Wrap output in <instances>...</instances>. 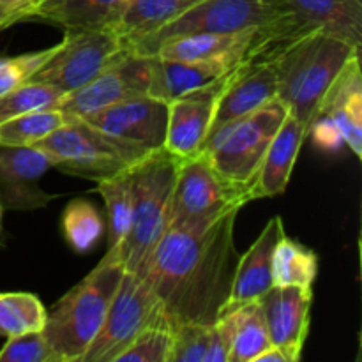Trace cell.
<instances>
[{"label":"cell","mask_w":362,"mask_h":362,"mask_svg":"<svg viewBox=\"0 0 362 362\" xmlns=\"http://www.w3.org/2000/svg\"><path fill=\"white\" fill-rule=\"evenodd\" d=\"M317 274V253L288 235H283L272 253V285L311 286Z\"/></svg>","instance_id":"obj_26"},{"label":"cell","mask_w":362,"mask_h":362,"mask_svg":"<svg viewBox=\"0 0 362 362\" xmlns=\"http://www.w3.org/2000/svg\"><path fill=\"white\" fill-rule=\"evenodd\" d=\"M49 168L52 161L39 148L0 145V205L7 211H37L52 204L55 197L39 186Z\"/></svg>","instance_id":"obj_16"},{"label":"cell","mask_w":362,"mask_h":362,"mask_svg":"<svg viewBox=\"0 0 362 362\" xmlns=\"http://www.w3.org/2000/svg\"><path fill=\"white\" fill-rule=\"evenodd\" d=\"M281 18L262 27L257 52L274 60L286 46L325 32L362 48V0H271Z\"/></svg>","instance_id":"obj_8"},{"label":"cell","mask_w":362,"mask_h":362,"mask_svg":"<svg viewBox=\"0 0 362 362\" xmlns=\"http://www.w3.org/2000/svg\"><path fill=\"white\" fill-rule=\"evenodd\" d=\"M255 362H286V359L276 346H271V349L265 350L264 354H260Z\"/></svg>","instance_id":"obj_37"},{"label":"cell","mask_w":362,"mask_h":362,"mask_svg":"<svg viewBox=\"0 0 362 362\" xmlns=\"http://www.w3.org/2000/svg\"><path fill=\"white\" fill-rule=\"evenodd\" d=\"M67 122L69 120L59 108L23 113L6 122H0V145L2 147H34L37 141Z\"/></svg>","instance_id":"obj_28"},{"label":"cell","mask_w":362,"mask_h":362,"mask_svg":"<svg viewBox=\"0 0 362 362\" xmlns=\"http://www.w3.org/2000/svg\"><path fill=\"white\" fill-rule=\"evenodd\" d=\"M156 322L163 320L151 286L140 276L124 272L105 322L81 362H115L133 339Z\"/></svg>","instance_id":"obj_11"},{"label":"cell","mask_w":362,"mask_h":362,"mask_svg":"<svg viewBox=\"0 0 362 362\" xmlns=\"http://www.w3.org/2000/svg\"><path fill=\"white\" fill-rule=\"evenodd\" d=\"M317 119H325L336 126L343 144L357 156H362V74L361 55H354L345 64L322 99Z\"/></svg>","instance_id":"obj_19"},{"label":"cell","mask_w":362,"mask_h":362,"mask_svg":"<svg viewBox=\"0 0 362 362\" xmlns=\"http://www.w3.org/2000/svg\"><path fill=\"white\" fill-rule=\"evenodd\" d=\"M354 55H361V49L350 42L325 32H313L286 46L274 59L276 95L288 106L308 134L322 99Z\"/></svg>","instance_id":"obj_3"},{"label":"cell","mask_w":362,"mask_h":362,"mask_svg":"<svg viewBox=\"0 0 362 362\" xmlns=\"http://www.w3.org/2000/svg\"><path fill=\"white\" fill-rule=\"evenodd\" d=\"M98 193L101 194L108 214V250L120 246L131 226L133 212V170L112 179L99 180Z\"/></svg>","instance_id":"obj_27"},{"label":"cell","mask_w":362,"mask_h":362,"mask_svg":"<svg viewBox=\"0 0 362 362\" xmlns=\"http://www.w3.org/2000/svg\"><path fill=\"white\" fill-rule=\"evenodd\" d=\"M126 4L127 0H41L30 20L64 30L113 27Z\"/></svg>","instance_id":"obj_23"},{"label":"cell","mask_w":362,"mask_h":362,"mask_svg":"<svg viewBox=\"0 0 362 362\" xmlns=\"http://www.w3.org/2000/svg\"><path fill=\"white\" fill-rule=\"evenodd\" d=\"M90 126L133 141L148 152L165 148L168 131V103L154 95H138L83 117Z\"/></svg>","instance_id":"obj_14"},{"label":"cell","mask_w":362,"mask_h":362,"mask_svg":"<svg viewBox=\"0 0 362 362\" xmlns=\"http://www.w3.org/2000/svg\"><path fill=\"white\" fill-rule=\"evenodd\" d=\"M243 60H172L151 55V90L148 95L170 103L186 92L209 85L219 76L232 71Z\"/></svg>","instance_id":"obj_20"},{"label":"cell","mask_w":362,"mask_h":362,"mask_svg":"<svg viewBox=\"0 0 362 362\" xmlns=\"http://www.w3.org/2000/svg\"><path fill=\"white\" fill-rule=\"evenodd\" d=\"M232 320V346L228 362H255L272 346L258 300L228 311Z\"/></svg>","instance_id":"obj_25"},{"label":"cell","mask_w":362,"mask_h":362,"mask_svg":"<svg viewBox=\"0 0 362 362\" xmlns=\"http://www.w3.org/2000/svg\"><path fill=\"white\" fill-rule=\"evenodd\" d=\"M46 324V308L37 296L27 292L0 293V336L25 334L42 331Z\"/></svg>","instance_id":"obj_29"},{"label":"cell","mask_w":362,"mask_h":362,"mask_svg":"<svg viewBox=\"0 0 362 362\" xmlns=\"http://www.w3.org/2000/svg\"><path fill=\"white\" fill-rule=\"evenodd\" d=\"M306 136L308 133L304 131V127L288 110V115L285 117L278 133L269 144L267 152L262 159L260 170H258L257 177L251 184L253 200L278 197V194L285 193L290 177H292L293 166H296L297 156H299Z\"/></svg>","instance_id":"obj_21"},{"label":"cell","mask_w":362,"mask_h":362,"mask_svg":"<svg viewBox=\"0 0 362 362\" xmlns=\"http://www.w3.org/2000/svg\"><path fill=\"white\" fill-rule=\"evenodd\" d=\"M279 18L281 13L271 0H200L165 27L138 41L133 52L151 57L163 42L172 39L198 34H232L265 27Z\"/></svg>","instance_id":"obj_9"},{"label":"cell","mask_w":362,"mask_h":362,"mask_svg":"<svg viewBox=\"0 0 362 362\" xmlns=\"http://www.w3.org/2000/svg\"><path fill=\"white\" fill-rule=\"evenodd\" d=\"M237 214L228 212L200 233L168 228L156 244L141 278L172 331L182 324L212 325L223 315L239 260Z\"/></svg>","instance_id":"obj_1"},{"label":"cell","mask_w":362,"mask_h":362,"mask_svg":"<svg viewBox=\"0 0 362 362\" xmlns=\"http://www.w3.org/2000/svg\"><path fill=\"white\" fill-rule=\"evenodd\" d=\"M197 2L200 0H129L113 30L133 52L138 41L165 27Z\"/></svg>","instance_id":"obj_24"},{"label":"cell","mask_w":362,"mask_h":362,"mask_svg":"<svg viewBox=\"0 0 362 362\" xmlns=\"http://www.w3.org/2000/svg\"><path fill=\"white\" fill-rule=\"evenodd\" d=\"M180 158L156 151L133 168V212L126 239L117 246L124 271L144 276L147 262L168 230L170 204Z\"/></svg>","instance_id":"obj_4"},{"label":"cell","mask_w":362,"mask_h":362,"mask_svg":"<svg viewBox=\"0 0 362 362\" xmlns=\"http://www.w3.org/2000/svg\"><path fill=\"white\" fill-rule=\"evenodd\" d=\"M286 115L288 106L276 95L255 112L209 134L200 154L209 159L223 179L251 193L262 159Z\"/></svg>","instance_id":"obj_6"},{"label":"cell","mask_w":362,"mask_h":362,"mask_svg":"<svg viewBox=\"0 0 362 362\" xmlns=\"http://www.w3.org/2000/svg\"><path fill=\"white\" fill-rule=\"evenodd\" d=\"M105 230L101 214L88 200L71 202L62 214V232L76 253H88L99 243Z\"/></svg>","instance_id":"obj_30"},{"label":"cell","mask_w":362,"mask_h":362,"mask_svg":"<svg viewBox=\"0 0 362 362\" xmlns=\"http://www.w3.org/2000/svg\"><path fill=\"white\" fill-rule=\"evenodd\" d=\"M251 193L223 179L204 154L179 161L168 228L200 233L232 211H240Z\"/></svg>","instance_id":"obj_7"},{"label":"cell","mask_w":362,"mask_h":362,"mask_svg":"<svg viewBox=\"0 0 362 362\" xmlns=\"http://www.w3.org/2000/svg\"><path fill=\"white\" fill-rule=\"evenodd\" d=\"M119 250L110 247L94 271L46 313L42 329L57 362H81L105 322L124 276Z\"/></svg>","instance_id":"obj_2"},{"label":"cell","mask_w":362,"mask_h":362,"mask_svg":"<svg viewBox=\"0 0 362 362\" xmlns=\"http://www.w3.org/2000/svg\"><path fill=\"white\" fill-rule=\"evenodd\" d=\"M64 94L57 87L41 81H28L14 90L0 95V122L18 115L59 108Z\"/></svg>","instance_id":"obj_31"},{"label":"cell","mask_w":362,"mask_h":362,"mask_svg":"<svg viewBox=\"0 0 362 362\" xmlns=\"http://www.w3.org/2000/svg\"><path fill=\"white\" fill-rule=\"evenodd\" d=\"M151 80V57L127 52L87 85L64 95L59 110L67 120L83 119L117 103L148 95Z\"/></svg>","instance_id":"obj_12"},{"label":"cell","mask_w":362,"mask_h":362,"mask_svg":"<svg viewBox=\"0 0 362 362\" xmlns=\"http://www.w3.org/2000/svg\"><path fill=\"white\" fill-rule=\"evenodd\" d=\"M131 49L113 27L66 30L57 53L35 73L32 81L53 85L64 95L71 94Z\"/></svg>","instance_id":"obj_10"},{"label":"cell","mask_w":362,"mask_h":362,"mask_svg":"<svg viewBox=\"0 0 362 362\" xmlns=\"http://www.w3.org/2000/svg\"><path fill=\"white\" fill-rule=\"evenodd\" d=\"M14 23H20V18L14 13H11V11L0 7V32L6 30V28H9Z\"/></svg>","instance_id":"obj_38"},{"label":"cell","mask_w":362,"mask_h":362,"mask_svg":"<svg viewBox=\"0 0 362 362\" xmlns=\"http://www.w3.org/2000/svg\"><path fill=\"white\" fill-rule=\"evenodd\" d=\"M0 246H2V240H0Z\"/></svg>","instance_id":"obj_40"},{"label":"cell","mask_w":362,"mask_h":362,"mask_svg":"<svg viewBox=\"0 0 362 362\" xmlns=\"http://www.w3.org/2000/svg\"><path fill=\"white\" fill-rule=\"evenodd\" d=\"M0 223H2V205H0Z\"/></svg>","instance_id":"obj_39"},{"label":"cell","mask_w":362,"mask_h":362,"mask_svg":"<svg viewBox=\"0 0 362 362\" xmlns=\"http://www.w3.org/2000/svg\"><path fill=\"white\" fill-rule=\"evenodd\" d=\"M41 0H0V7L11 11L20 18V21L30 20Z\"/></svg>","instance_id":"obj_36"},{"label":"cell","mask_w":362,"mask_h":362,"mask_svg":"<svg viewBox=\"0 0 362 362\" xmlns=\"http://www.w3.org/2000/svg\"><path fill=\"white\" fill-rule=\"evenodd\" d=\"M212 325L182 324L173 329L172 362H205L211 346Z\"/></svg>","instance_id":"obj_34"},{"label":"cell","mask_w":362,"mask_h":362,"mask_svg":"<svg viewBox=\"0 0 362 362\" xmlns=\"http://www.w3.org/2000/svg\"><path fill=\"white\" fill-rule=\"evenodd\" d=\"M260 27L232 34H198L163 42L154 55L172 60H244L257 45Z\"/></svg>","instance_id":"obj_22"},{"label":"cell","mask_w":362,"mask_h":362,"mask_svg":"<svg viewBox=\"0 0 362 362\" xmlns=\"http://www.w3.org/2000/svg\"><path fill=\"white\" fill-rule=\"evenodd\" d=\"M232 71L209 85L186 92L168 103L165 148L170 154L180 159L200 154L211 131L218 101Z\"/></svg>","instance_id":"obj_13"},{"label":"cell","mask_w":362,"mask_h":362,"mask_svg":"<svg viewBox=\"0 0 362 362\" xmlns=\"http://www.w3.org/2000/svg\"><path fill=\"white\" fill-rule=\"evenodd\" d=\"M285 233L281 216H274L265 225L253 246L237 260L232 288L223 315L264 297L272 288V253ZM221 315V317H223Z\"/></svg>","instance_id":"obj_18"},{"label":"cell","mask_w":362,"mask_h":362,"mask_svg":"<svg viewBox=\"0 0 362 362\" xmlns=\"http://www.w3.org/2000/svg\"><path fill=\"white\" fill-rule=\"evenodd\" d=\"M34 147L48 156L53 168L95 182L129 172L152 154L133 141L90 126L83 119L69 120Z\"/></svg>","instance_id":"obj_5"},{"label":"cell","mask_w":362,"mask_h":362,"mask_svg":"<svg viewBox=\"0 0 362 362\" xmlns=\"http://www.w3.org/2000/svg\"><path fill=\"white\" fill-rule=\"evenodd\" d=\"M0 362H57L42 331L11 336L0 350Z\"/></svg>","instance_id":"obj_35"},{"label":"cell","mask_w":362,"mask_h":362,"mask_svg":"<svg viewBox=\"0 0 362 362\" xmlns=\"http://www.w3.org/2000/svg\"><path fill=\"white\" fill-rule=\"evenodd\" d=\"M276 92H278V76H276L274 60L247 55L230 73L218 101L209 134L225 124L258 110L262 105L276 98Z\"/></svg>","instance_id":"obj_17"},{"label":"cell","mask_w":362,"mask_h":362,"mask_svg":"<svg viewBox=\"0 0 362 362\" xmlns=\"http://www.w3.org/2000/svg\"><path fill=\"white\" fill-rule=\"evenodd\" d=\"M57 49L59 45L23 55L0 57V95L32 81L35 73L55 55Z\"/></svg>","instance_id":"obj_33"},{"label":"cell","mask_w":362,"mask_h":362,"mask_svg":"<svg viewBox=\"0 0 362 362\" xmlns=\"http://www.w3.org/2000/svg\"><path fill=\"white\" fill-rule=\"evenodd\" d=\"M173 331L163 322L148 325L115 362H172Z\"/></svg>","instance_id":"obj_32"},{"label":"cell","mask_w":362,"mask_h":362,"mask_svg":"<svg viewBox=\"0 0 362 362\" xmlns=\"http://www.w3.org/2000/svg\"><path fill=\"white\" fill-rule=\"evenodd\" d=\"M272 346L286 362H299L310 332L311 286H272L258 299Z\"/></svg>","instance_id":"obj_15"}]
</instances>
